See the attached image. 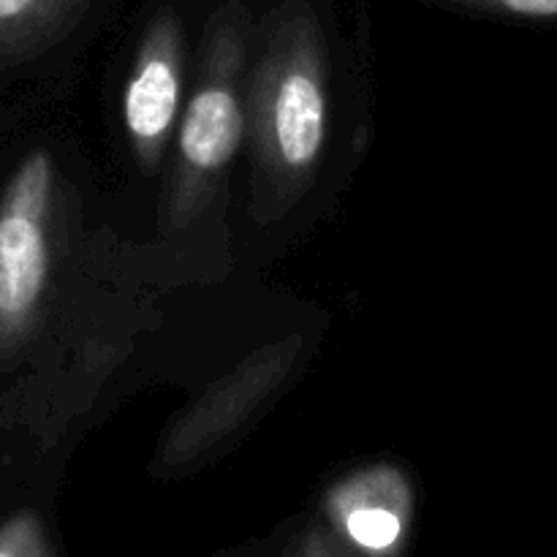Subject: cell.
<instances>
[{"instance_id":"cell-6","label":"cell","mask_w":557,"mask_h":557,"mask_svg":"<svg viewBox=\"0 0 557 557\" xmlns=\"http://www.w3.org/2000/svg\"><path fill=\"white\" fill-rule=\"evenodd\" d=\"M326 528L359 557H400L411 539L413 495L406 471L389 462L359 468L324 495Z\"/></svg>"},{"instance_id":"cell-9","label":"cell","mask_w":557,"mask_h":557,"mask_svg":"<svg viewBox=\"0 0 557 557\" xmlns=\"http://www.w3.org/2000/svg\"><path fill=\"white\" fill-rule=\"evenodd\" d=\"M292 557H359L346 547L330 528L310 525L294 547Z\"/></svg>"},{"instance_id":"cell-3","label":"cell","mask_w":557,"mask_h":557,"mask_svg":"<svg viewBox=\"0 0 557 557\" xmlns=\"http://www.w3.org/2000/svg\"><path fill=\"white\" fill-rule=\"evenodd\" d=\"M54 163L33 150L0 194V368L9 370L36 337L52 283Z\"/></svg>"},{"instance_id":"cell-1","label":"cell","mask_w":557,"mask_h":557,"mask_svg":"<svg viewBox=\"0 0 557 557\" xmlns=\"http://www.w3.org/2000/svg\"><path fill=\"white\" fill-rule=\"evenodd\" d=\"M245 85L256 215H286L310 188L326 145V44L308 0H283L261 25Z\"/></svg>"},{"instance_id":"cell-8","label":"cell","mask_w":557,"mask_h":557,"mask_svg":"<svg viewBox=\"0 0 557 557\" xmlns=\"http://www.w3.org/2000/svg\"><path fill=\"white\" fill-rule=\"evenodd\" d=\"M0 557H54L44 522L33 511H20L0 525Z\"/></svg>"},{"instance_id":"cell-2","label":"cell","mask_w":557,"mask_h":557,"mask_svg":"<svg viewBox=\"0 0 557 557\" xmlns=\"http://www.w3.org/2000/svg\"><path fill=\"white\" fill-rule=\"evenodd\" d=\"M250 16L226 0L207 20L196 87L177 125V161L161 201L163 234L201 215L221 188L245 136V63Z\"/></svg>"},{"instance_id":"cell-5","label":"cell","mask_w":557,"mask_h":557,"mask_svg":"<svg viewBox=\"0 0 557 557\" xmlns=\"http://www.w3.org/2000/svg\"><path fill=\"white\" fill-rule=\"evenodd\" d=\"M297 351V337L261 348L253 357L245 359L234 373L218 381L210 392H205L201 400L180 417L169 438L163 441L158 468L177 471L205 457L212 446L223 444L239 424L253 417L256 408L286 379Z\"/></svg>"},{"instance_id":"cell-7","label":"cell","mask_w":557,"mask_h":557,"mask_svg":"<svg viewBox=\"0 0 557 557\" xmlns=\"http://www.w3.org/2000/svg\"><path fill=\"white\" fill-rule=\"evenodd\" d=\"M92 0H0V74L63 41Z\"/></svg>"},{"instance_id":"cell-4","label":"cell","mask_w":557,"mask_h":557,"mask_svg":"<svg viewBox=\"0 0 557 557\" xmlns=\"http://www.w3.org/2000/svg\"><path fill=\"white\" fill-rule=\"evenodd\" d=\"M185 36L177 11L161 9L147 25L123 92V123L136 163L156 174L180 125Z\"/></svg>"},{"instance_id":"cell-10","label":"cell","mask_w":557,"mask_h":557,"mask_svg":"<svg viewBox=\"0 0 557 557\" xmlns=\"http://www.w3.org/2000/svg\"><path fill=\"white\" fill-rule=\"evenodd\" d=\"M449 3L517 16H557V0H449Z\"/></svg>"}]
</instances>
